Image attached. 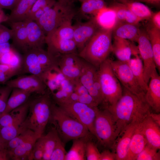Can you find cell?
<instances>
[{"mask_svg": "<svg viewBox=\"0 0 160 160\" xmlns=\"http://www.w3.org/2000/svg\"><path fill=\"white\" fill-rule=\"evenodd\" d=\"M12 32L11 29L0 24V44L8 42L12 39Z\"/></svg>", "mask_w": 160, "mask_h": 160, "instance_id": "45", "label": "cell"}, {"mask_svg": "<svg viewBox=\"0 0 160 160\" xmlns=\"http://www.w3.org/2000/svg\"><path fill=\"white\" fill-rule=\"evenodd\" d=\"M113 38L112 52L118 60L127 62L131 59L132 55L135 56L139 54L137 47L130 41L117 37Z\"/></svg>", "mask_w": 160, "mask_h": 160, "instance_id": "18", "label": "cell"}, {"mask_svg": "<svg viewBox=\"0 0 160 160\" xmlns=\"http://www.w3.org/2000/svg\"><path fill=\"white\" fill-rule=\"evenodd\" d=\"M16 0V4H17V3L19 2V1L20 0Z\"/></svg>", "mask_w": 160, "mask_h": 160, "instance_id": "54", "label": "cell"}, {"mask_svg": "<svg viewBox=\"0 0 160 160\" xmlns=\"http://www.w3.org/2000/svg\"><path fill=\"white\" fill-rule=\"evenodd\" d=\"M90 138L87 137L73 140L72 146L66 153L65 160H86V143Z\"/></svg>", "mask_w": 160, "mask_h": 160, "instance_id": "29", "label": "cell"}, {"mask_svg": "<svg viewBox=\"0 0 160 160\" xmlns=\"http://www.w3.org/2000/svg\"><path fill=\"white\" fill-rule=\"evenodd\" d=\"M49 121L54 125L60 138L66 142L75 139L90 137L92 135L87 128L53 102Z\"/></svg>", "mask_w": 160, "mask_h": 160, "instance_id": "4", "label": "cell"}, {"mask_svg": "<svg viewBox=\"0 0 160 160\" xmlns=\"http://www.w3.org/2000/svg\"><path fill=\"white\" fill-rule=\"evenodd\" d=\"M1 112H0V115H1Z\"/></svg>", "mask_w": 160, "mask_h": 160, "instance_id": "57", "label": "cell"}, {"mask_svg": "<svg viewBox=\"0 0 160 160\" xmlns=\"http://www.w3.org/2000/svg\"><path fill=\"white\" fill-rule=\"evenodd\" d=\"M100 153L97 146L90 140L87 142L86 146V159L87 160H100Z\"/></svg>", "mask_w": 160, "mask_h": 160, "instance_id": "41", "label": "cell"}, {"mask_svg": "<svg viewBox=\"0 0 160 160\" xmlns=\"http://www.w3.org/2000/svg\"><path fill=\"white\" fill-rule=\"evenodd\" d=\"M110 64L114 73L123 87L145 100V93L138 84L127 63L110 60Z\"/></svg>", "mask_w": 160, "mask_h": 160, "instance_id": "10", "label": "cell"}, {"mask_svg": "<svg viewBox=\"0 0 160 160\" xmlns=\"http://www.w3.org/2000/svg\"><path fill=\"white\" fill-rule=\"evenodd\" d=\"M20 72V66L0 63V83L5 84L11 78Z\"/></svg>", "mask_w": 160, "mask_h": 160, "instance_id": "35", "label": "cell"}, {"mask_svg": "<svg viewBox=\"0 0 160 160\" xmlns=\"http://www.w3.org/2000/svg\"><path fill=\"white\" fill-rule=\"evenodd\" d=\"M57 1H63L64 0H56Z\"/></svg>", "mask_w": 160, "mask_h": 160, "instance_id": "56", "label": "cell"}, {"mask_svg": "<svg viewBox=\"0 0 160 160\" xmlns=\"http://www.w3.org/2000/svg\"><path fill=\"white\" fill-rule=\"evenodd\" d=\"M138 125L132 137L126 160H136L137 156L147 143Z\"/></svg>", "mask_w": 160, "mask_h": 160, "instance_id": "26", "label": "cell"}, {"mask_svg": "<svg viewBox=\"0 0 160 160\" xmlns=\"http://www.w3.org/2000/svg\"><path fill=\"white\" fill-rule=\"evenodd\" d=\"M57 105L69 115L83 124L95 137L94 122L97 107H92L79 102Z\"/></svg>", "mask_w": 160, "mask_h": 160, "instance_id": "9", "label": "cell"}, {"mask_svg": "<svg viewBox=\"0 0 160 160\" xmlns=\"http://www.w3.org/2000/svg\"><path fill=\"white\" fill-rule=\"evenodd\" d=\"M73 40L80 51L101 28L94 17L87 22L73 25Z\"/></svg>", "mask_w": 160, "mask_h": 160, "instance_id": "15", "label": "cell"}, {"mask_svg": "<svg viewBox=\"0 0 160 160\" xmlns=\"http://www.w3.org/2000/svg\"><path fill=\"white\" fill-rule=\"evenodd\" d=\"M56 1V0H37L32 6L25 19H31L34 14L39 10Z\"/></svg>", "mask_w": 160, "mask_h": 160, "instance_id": "44", "label": "cell"}, {"mask_svg": "<svg viewBox=\"0 0 160 160\" xmlns=\"http://www.w3.org/2000/svg\"><path fill=\"white\" fill-rule=\"evenodd\" d=\"M23 21L27 30L28 49L42 48L46 36L40 27L34 21L26 19Z\"/></svg>", "mask_w": 160, "mask_h": 160, "instance_id": "20", "label": "cell"}, {"mask_svg": "<svg viewBox=\"0 0 160 160\" xmlns=\"http://www.w3.org/2000/svg\"><path fill=\"white\" fill-rule=\"evenodd\" d=\"M94 18L101 28L113 29L117 23L115 14L109 7L101 10Z\"/></svg>", "mask_w": 160, "mask_h": 160, "instance_id": "30", "label": "cell"}, {"mask_svg": "<svg viewBox=\"0 0 160 160\" xmlns=\"http://www.w3.org/2000/svg\"><path fill=\"white\" fill-rule=\"evenodd\" d=\"M140 86L145 93L148 84L145 82L143 76L144 69L142 61L138 55L127 62Z\"/></svg>", "mask_w": 160, "mask_h": 160, "instance_id": "31", "label": "cell"}, {"mask_svg": "<svg viewBox=\"0 0 160 160\" xmlns=\"http://www.w3.org/2000/svg\"><path fill=\"white\" fill-rule=\"evenodd\" d=\"M81 2L80 12L85 15L95 16L101 10L107 7L103 0H84Z\"/></svg>", "mask_w": 160, "mask_h": 160, "instance_id": "34", "label": "cell"}, {"mask_svg": "<svg viewBox=\"0 0 160 160\" xmlns=\"http://www.w3.org/2000/svg\"></svg>", "mask_w": 160, "mask_h": 160, "instance_id": "59", "label": "cell"}, {"mask_svg": "<svg viewBox=\"0 0 160 160\" xmlns=\"http://www.w3.org/2000/svg\"><path fill=\"white\" fill-rule=\"evenodd\" d=\"M137 125H129L118 140L115 147L116 160H126L131 140Z\"/></svg>", "mask_w": 160, "mask_h": 160, "instance_id": "24", "label": "cell"}, {"mask_svg": "<svg viewBox=\"0 0 160 160\" xmlns=\"http://www.w3.org/2000/svg\"><path fill=\"white\" fill-rule=\"evenodd\" d=\"M39 137L34 134L12 150L8 152L10 159L32 160V153L34 144Z\"/></svg>", "mask_w": 160, "mask_h": 160, "instance_id": "22", "label": "cell"}, {"mask_svg": "<svg viewBox=\"0 0 160 160\" xmlns=\"http://www.w3.org/2000/svg\"><path fill=\"white\" fill-rule=\"evenodd\" d=\"M122 95L113 105L105 108L114 121L117 138L130 125H138L149 116L151 108L145 101L122 87Z\"/></svg>", "mask_w": 160, "mask_h": 160, "instance_id": "1", "label": "cell"}, {"mask_svg": "<svg viewBox=\"0 0 160 160\" xmlns=\"http://www.w3.org/2000/svg\"><path fill=\"white\" fill-rule=\"evenodd\" d=\"M53 102L48 91L29 100L28 114L23 124V130L30 129L39 137L41 136L49 121Z\"/></svg>", "mask_w": 160, "mask_h": 160, "instance_id": "3", "label": "cell"}, {"mask_svg": "<svg viewBox=\"0 0 160 160\" xmlns=\"http://www.w3.org/2000/svg\"><path fill=\"white\" fill-rule=\"evenodd\" d=\"M144 98L151 109L155 113H160V77L157 71L151 78L145 93Z\"/></svg>", "mask_w": 160, "mask_h": 160, "instance_id": "17", "label": "cell"}, {"mask_svg": "<svg viewBox=\"0 0 160 160\" xmlns=\"http://www.w3.org/2000/svg\"><path fill=\"white\" fill-rule=\"evenodd\" d=\"M95 137L103 146L113 147L117 138L116 129L112 115L106 108L97 109L94 122Z\"/></svg>", "mask_w": 160, "mask_h": 160, "instance_id": "8", "label": "cell"}, {"mask_svg": "<svg viewBox=\"0 0 160 160\" xmlns=\"http://www.w3.org/2000/svg\"><path fill=\"white\" fill-rule=\"evenodd\" d=\"M77 0V1H80L81 2H82V1H84V0Z\"/></svg>", "mask_w": 160, "mask_h": 160, "instance_id": "55", "label": "cell"}, {"mask_svg": "<svg viewBox=\"0 0 160 160\" xmlns=\"http://www.w3.org/2000/svg\"><path fill=\"white\" fill-rule=\"evenodd\" d=\"M44 154V147L41 136L36 141L32 153V160H42Z\"/></svg>", "mask_w": 160, "mask_h": 160, "instance_id": "43", "label": "cell"}, {"mask_svg": "<svg viewBox=\"0 0 160 160\" xmlns=\"http://www.w3.org/2000/svg\"><path fill=\"white\" fill-rule=\"evenodd\" d=\"M45 44L47 46V52L52 56L57 58L61 55L76 53L77 49L73 39H64L49 34L46 36Z\"/></svg>", "mask_w": 160, "mask_h": 160, "instance_id": "16", "label": "cell"}, {"mask_svg": "<svg viewBox=\"0 0 160 160\" xmlns=\"http://www.w3.org/2000/svg\"><path fill=\"white\" fill-rule=\"evenodd\" d=\"M12 89V88L6 85L3 87L0 86V112L1 114L5 108Z\"/></svg>", "mask_w": 160, "mask_h": 160, "instance_id": "42", "label": "cell"}, {"mask_svg": "<svg viewBox=\"0 0 160 160\" xmlns=\"http://www.w3.org/2000/svg\"><path fill=\"white\" fill-rule=\"evenodd\" d=\"M12 32V45L24 52L28 49L27 33L24 21L10 23Z\"/></svg>", "mask_w": 160, "mask_h": 160, "instance_id": "21", "label": "cell"}, {"mask_svg": "<svg viewBox=\"0 0 160 160\" xmlns=\"http://www.w3.org/2000/svg\"><path fill=\"white\" fill-rule=\"evenodd\" d=\"M149 40L156 68L160 70V30L154 26L149 21L145 29Z\"/></svg>", "mask_w": 160, "mask_h": 160, "instance_id": "25", "label": "cell"}, {"mask_svg": "<svg viewBox=\"0 0 160 160\" xmlns=\"http://www.w3.org/2000/svg\"><path fill=\"white\" fill-rule=\"evenodd\" d=\"M35 134H36L29 129L23 131L6 143V148L8 152L12 150Z\"/></svg>", "mask_w": 160, "mask_h": 160, "instance_id": "37", "label": "cell"}, {"mask_svg": "<svg viewBox=\"0 0 160 160\" xmlns=\"http://www.w3.org/2000/svg\"><path fill=\"white\" fill-rule=\"evenodd\" d=\"M116 160L115 153L111 152L109 150H104L100 153V160Z\"/></svg>", "mask_w": 160, "mask_h": 160, "instance_id": "48", "label": "cell"}, {"mask_svg": "<svg viewBox=\"0 0 160 160\" xmlns=\"http://www.w3.org/2000/svg\"><path fill=\"white\" fill-rule=\"evenodd\" d=\"M149 21L156 27L160 30V11L153 12Z\"/></svg>", "mask_w": 160, "mask_h": 160, "instance_id": "47", "label": "cell"}, {"mask_svg": "<svg viewBox=\"0 0 160 160\" xmlns=\"http://www.w3.org/2000/svg\"><path fill=\"white\" fill-rule=\"evenodd\" d=\"M137 42L143 64L144 79L148 84L151 77L157 71L152 48L145 29H140Z\"/></svg>", "mask_w": 160, "mask_h": 160, "instance_id": "11", "label": "cell"}, {"mask_svg": "<svg viewBox=\"0 0 160 160\" xmlns=\"http://www.w3.org/2000/svg\"><path fill=\"white\" fill-rule=\"evenodd\" d=\"M44 147V154L42 160H50L51 154L56 143L60 138L54 127L45 135H42Z\"/></svg>", "mask_w": 160, "mask_h": 160, "instance_id": "32", "label": "cell"}, {"mask_svg": "<svg viewBox=\"0 0 160 160\" xmlns=\"http://www.w3.org/2000/svg\"><path fill=\"white\" fill-rule=\"evenodd\" d=\"M76 14L71 0L57 1L36 22L47 36L61 25L72 21Z\"/></svg>", "mask_w": 160, "mask_h": 160, "instance_id": "5", "label": "cell"}, {"mask_svg": "<svg viewBox=\"0 0 160 160\" xmlns=\"http://www.w3.org/2000/svg\"><path fill=\"white\" fill-rule=\"evenodd\" d=\"M73 25L71 21L61 25L48 34L62 39L71 40L73 39Z\"/></svg>", "mask_w": 160, "mask_h": 160, "instance_id": "36", "label": "cell"}, {"mask_svg": "<svg viewBox=\"0 0 160 160\" xmlns=\"http://www.w3.org/2000/svg\"><path fill=\"white\" fill-rule=\"evenodd\" d=\"M84 60L76 52L69 53L58 57V65L67 78L74 82L79 79L81 76Z\"/></svg>", "mask_w": 160, "mask_h": 160, "instance_id": "13", "label": "cell"}, {"mask_svg": "<svg viewBox=\"0 0 160 160\" xmlns=\"http://www.w3.org/2000/svg\"><path fill=\"white\" fill-rule=\"evenodd\" d=\"M149 117L158 125L160 127V114L159 113L151 112Z\"/></svg>", "mask_w": 160, "mask_h": 160, "instance_id": "50", "label": "cell"}, {"mask_svg": "<svg viewBox=\"0 0 160 160\" xmlns=\"http://www.w3.org/2000/svg\"><path fill=\"white\" fill-rule=\"evenodd\" d=\"M129 1L145 2L154 6L159 7L160 4V0H128Z\"/></svg>", "mask_w": 160, "mask_h": 160, "instance_id": "49", "label": "cell"}, {"mask_svg": "<svg viewBox=\"0 0 160 160\" xmlns=\"http://www.w3.org/2000/svg\"><path fill=\"white\" fill-rule=\"evenodd\" d=\"M123 4L141 21L149 20L153 12L148 7L140 2L127 0Z\"/></svg>", "mask_w": 160, "mask_h": 160, "instance_id": "33", "label": "cell"}, {"mask_svg": "<svg viewBox=\"0 0 160 160\" xmlns=\"http://www.w3.org/2000/svg\"><path fill=\"white\" fill-rule=\"evenodd\" d=\"M97 69L84 60L82 72L79 80L99 105L103 102V97Z\"/></svg>", "mask_w": 160, "mask_h": 160, "instance_id": "12", "label": "cell"}, {"mask_svg": "<svg viewBox=\"0 0 160 160\" xmlns=\"http://www.w3.org/2000/svg\"><path fill=\"white\" fill-rule=\"evenodd\" d=\"M54 102L57 104L64 102L73 92L74 82L67 78L58 65L46 70L41 76Z\"/></svg>", "mask_w": 160, "mask_h": 160, "instance_id": "6", "label": "cell"}, {"mask_svg": "<svg viewBox=\"0 0 160 160\" xmlns=\"http://www.w3.org/2000/svg\"><path fill=\"white\" fill-rule=\"evenodd\" d=\"M98 73L103 97V102L105 108L114 105L121 97L122 87L114 73L110 64V60L107 59L97 69Z\"/></svg>", "mask_w": 160, "mask_h": 160, "instance_id": "7", "label": "cell"}, {"mask_svg": "<svg viewBox=\"0 0 160 160\" xmlns=\"http://www.w3.org/2000/svg\"><path fill=\"white\" fill-rule=\"evenodd\" d=\"M6 145L0 138V151L6 148Z\"/></svg>", "mask_w": 160, "mask_h": 160, "instance_id": "52", "label": "cell"}, {"mask_svg": "<svg viewBox=\"0 0 160 160\" xmlns=\"http://www.w3.org/2000/svg\"><path fill=\"white\" fill-rule=\"evenodd\" d=\"M158 150L147 143L136 160H160V152Z\"/></svg>", "mask_w": 160, "mask_h": 160, "instance_id": "38", "label": "cell"}, {"mask_svg": "<svg viewBox=\"0 0 160 160\" xmlns=\"http://www.w3.org/2000/svg\"><path fill=\"white\" fill-rule=\"evenodd\" d=\"M113 29L100 28L79 51V56L98 69L112 52Z\"/></svg>", "mask_w": 160, "mask_h": 160, "instance_id": "2", "label": "cell"}, {"mask_svg": "<svg viewBox=\"0 0 160 160\" xmlns=\"http://www.w3.org/2000/svg\"><path fill=\"white\" fill-rule=\"evenodd\" d=\"M37 0H20L11 10L8 15L10 23L23 21Z\"/></svg>", "mask_w": 160, "mask_h": 160, "instance_id": "28", "label": "cell"}, {"mask_svg": "<svg viewBox=\"0 0 160 160\" xmlns=\"http://www.w3.org/2000/svg\"><path fill=\"white\" fill-rule=\"evenodd\" d=\"M8 15L5 13L3 9L0 8V24L8 22Z\"/></svg>", "mask_w": 160, "mask_h": 160, "instance_id": "51", "label": "cell"}, {"mask_svg": "<svg viewBox=\"0 0 160 160\" xmlns=\"http://www.w3.org/2000/svg\"></svg>", "mask_w": 160, "mask_h": 160, "instance_id": "58", "label": "cell"}, {"mask_svg": "<svg viewBox=\"0 0 160 160\" xmlns=\"http://www.w3.org/2000/svg\"><path fill=\"white\" fill-rule=\"evenodd\" d=\"M140 29L138 24L124 22L118 23L113 29L112 36L113 37L137 42Z\"/></svg>", "mask_w": 160, "mask_h": 160, "instance_id": "23", "label": "cell"}, {"mask_svg": "<svg viewBox=\"0 0 160 160\" xmlns=\"http://www.w3.org/2000/svg\"><path fill=\"white\" fill-rule=\"evenodd\" d=\"M117 1H118L119 2H120L122 3H123L125 2L127 0H116Z\"/></svg>", "mask_w": 160, "mask_h": 160, "instance_id": "53", "label": "cell"}, {"mask_svg": "<svg viewBox=\"0 0 160 160\" xmlns=\"http://www.w3.org/2000/svg\"><path fill=\"white\" fill-rule=\"evenodd\" d=\"M16 4V0H0V8L11 10Z\"/></svg>", "mask_w": 160, "mask_h": 160, "instance_id": "46", "label": "cell"}, {"mask_svg": "<svg viewBox=\"0 0 160 160\" xmlns=\"http://www.w3.org/2000/svg\"><path fill=\"white\" fill-rule=\"evenodd\" d=\"M12 88H17L39 95L46 93L47 87L39 76L30 74L21 76L9 80L5 84Z\"/></svg>", "mask_w": 160, "mask_h": 160, "instance_id": "14", "label": "cell"}, {"mask_svg": "<svg viewBox=\"0 0 160 160\" xmlns=\"http://www.w3.org/2000/svg\"><path fill=\"white\" fill-rule=\"evenodd\" d=\"M31 94L26 91L17 88H13L5 108L1 114L8 113L24 104L28 100Z\"/></svg>", "mask_w": 160, "mask_h": 160, "instance_id": "27", "label": "cell"}, {"mask_svg": "<svg viewBox=\"0 0 160 160\" xmlns=\"http://www.w3.org/2000/svg\"><path fill=\"white\" fill-rule=\"evenodd\" d=\"M109 7L115 14L117 23L124 22L128 9L124 4L115 1Z\"/></svg>", "mask_w": 160, "mask_h": 160, "instance_id": "39", "label": "cell"}, {"mask_svg": "<svg viewBox=\"0 0 160 160\" xmlns=\"http://www.w3.org/2000/svg\"><path fill=\"white\" fill-rule=\"evenodd\" d=\"M67 153L63 142L60 138L51 154L50 160H65Z\"/></svg>", "mask_w": 160, "mask_h": 160, "instance_id": "40", "label": "cell"}, {"mask_svg": "<svg viewBox=\"0 0 160 160\" xmlns=\"http://www.w3.org/2000/svg\"><path fill=\"white\" fill-rule=\"evenodd\" d=\"M147 144L159 150L160 148V126L149 116L139 124Z\"/></svg>", "mask_w": 160, "mask_h": 160, "instance_id": "19", "label": "cell"}]
</instances>
